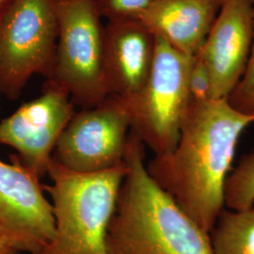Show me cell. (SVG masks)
Masks as SVG:
<instances>
[{"label":"cell","instance_id":"6da1fadb","mask_svg":"<svg viewBox=\"0 0 254 254\" xmlns=\"http://www.w3.org/2000/svg\"><path fill=\"white\" fill-rule=\"evenodd\" d=\"M253 124L254 116L239 112L225 98L190 103L175 149L146 165L153 180L207 234L225 208L236 145Z\"/></svg>","mask_w":254,"mask_h":254},{"label":"cell","instance_id":"7a4b0ae2","mask_svg":"<svg viewBox=\"0 0 254 254\" xmlns=\"http://www.w3.org/2000/svg\"><path fill=\"white\" fill-rule=\"evenodd\" d=\"M127 173L109 223V254H213L209 234L147 172L145 145L129 133Z\"/></svg>","mask_w":254,"mask_h":254},{"label":"cell","instance_id":"3957f363","mask_svg":"<svg viewBox=\"0 0 254 254\" xmlns=\"http://www.w3.org/2000/svg\"><path fill=\"white\" fill-rule=\"evenodd\" d=\"M127 165L96 173H76L54 162L44 185L55 218L53 238L37 254H109L107 236Z\"/></svg>","mask_w":254,"mask_h":254},{"label":"cell","instance_id":"277c9868","mask_svg":"<svg viewBox=\"0 0 254 254\" xmlns=\"http://www.w3.org/2000/svg\"><path fill=\"white\" fill-rule=\"evenodd\" d=\"M193 57L155 36L154 63L145 84L134 98L125 102L130 116V133L155 156L171 154L177 145L190 104Z\"/></svg>","mask_w":254,"mask_h":254},{"label":"cell","instance_id":"5b68a950","mask_svg":"<svg viewBox=\"0 0 254 254\" xmlns=\"http://www.w3.org/2000/svg\"><path fill=\"white\" fill-rule=\"evenodd\" d=\"M57 12L54 65L46 80L67 91L75 107L93 108L109 96L102 18L91 0H57Z\"/></svg>","mask_w":254,"mask_h":254},{"label":"cell","instance_id":"8992f818","mask_svg":"<svg viewBox=\"0 0 254 254\" xmlns=\"http://www.w3.org/2000/svg\"><path fill=\"white\" fill-rule=\"evenodd\" d=\"M59 33L57 0H14L0 20L2 94L18 99L36 74L50 76Z\"/></svg>","mask_w":254,"mask_h":254},{"label":"cell","instance_id":"52a82bcc","mask_svg":"<svg viewBox=\"0 0 254 254\" xmlns=\"http://www.w3.org/2000/svg\"><path fill=\"white\" fill-rule=\"evenodd\" d=\"M130 116L125 102L109 95L75 111L55 147L52 160L76 173L109 171L126 163Z\"/></svg>","mask_w":254,"mask_h":254},{"label":"cell","instance_id":"ba28073f","mask_svg":"<svg viewBox=\"0 0 254 254\" xmlns=\"http://www.w3.org/2000/svg\"><path fill=\"white\" fill-rule=\"evenodd\" d=\"M74 108L67 91L46 80L39 96L0 120V145L14 149L19 161L43 178Z\"/></svg>","mask_w":254,"mask_h":254},{"label":"cell","instance_id":"9c48e42d","mask_svg":"<svg viewBox=\"0 0 254 254\" xmlns=\"http://www.w3.org/2000/svg\"><path fill=\"white\" fill-rule=\"evenodd\" d=\"M9 157L0 160V236L20 253L37 254L54 236L53 205L41 178Z\"/></svg>","mask_w":254,"mask_h":254},{"label":"cell","instance_id":"30bf717a","mask_svg":"<svg viewBox=\"0 0 254 254\" xmlns=\"http://www.w3.org/2000/svg\"><path fill=\"white\" fill-rule=\"evenodd\" d=\"M254 0H223L199 55L208 68L212 99H227L240 80L254 42Z\"/></svg>","mask_w":254,"mask_h":254},{"label":"cell","instance_id":"8fae6325","mask_svg":"<svg viewBox=\"0 0 254 254\" xmlns=\"http://www.w3.org/2000/svg\"><path fill=\"white\" fill-rule=\"evenodd\" d=\"M103 45L109 95L131 100L151 72L155 36L138 18L110 20L104 24Z\"/></svg>","mask_w":254,"mask_h":254},{"label":"cell","instance_id":"7c38bea8","mask_svg":"<svg viewBox=\"0 0 254 254\" xmlns=\"http://www.w3.org/2000/svg\"><path fill=\"white\" fill-rule=\"evenodd\" d=\"M223 0H150L138 19L183 54H198Z\"/></svg>","mask_w":254,"mask_h":254},{"label":"cell","instance_id":"4fadbf2b","mask_svg":"<svg viewBox=\"0 0 254 254\" xmlns=\"http://www.w3.org/2000/svg\"><path fill=\"white\" fill-rule=\"evenodd\" d=\"M209 236L213 254H254V205L223 209Z\"/></svg>","mask_w":254,"mask_h":254},{"label":"cell","instance_id":"5bb4252c","mask_svg":"<svg viewBox=\"0 0 254 254\" xmlns=\"http://www.w3.org/2000/svg\"><path fill=\"white\" fill-rule=\"evenodd\" d=\"M254 205V152L244 155L225 185V207L241 210Z\"/></svg>","mask_w":254,"mask_h":254},{"label":"cell","instance_id":"9a60e30c","mask_svg":"<svg viewBox=\"0 0 254 254\" xmlns=\"http://www.w3.org/2000/svg\"><path fill=\"white\" fill-rule=\"evenodd\" d=\"M227 99L230 105L239 112L254 116V33L253 46L245 71Z\"/></svg>","mask_w":254,"mask_h":254},{"label":"cell","instance_id":"2e32d148","mask_svg":"<svg viewBox=\"0 0 254 254\" xmlns=\"http://www.w3.org/2000/svg\"><path fill=\"white\" fill-rule=\"evenodd\" d=\"M101 18L106 21L138 18L150 0H91Z\"/></svg>","mask_w":254,"mask_h":254},{"label":"cell","instance_id":"e0dca14e","mask_svg":"<svg viewBox=\"0 0 254 254\" xmlns=\"http://www.w3.org/2000/svg\"><path fill=\"white\" fill-rule=\"evenodd\" d=\"M190 103H202L212 99V80L208 68L199 55L193 57L190 80Z\"/></svg>","mask_w":254,"mask_h":254},{"label":"cell","instance_id":"ac0fdd59","mask_svg":"<svg viewBox=\"0 0 254 254\" xmlns=\"http://www.w3.org/2000/svg\"><path fill=\"white\" fill-rule=\"evenodd\" d=\"M0 254H21V253L10 245L3 236H0Z\"/></svg>","mask_w":254,"mask_h":254},{"label":"cell","instance_id":"d6986e66","mask_svg":"<svg viewBox=\"0 0 254 254\" xmlns=\"http://www.w3.org/2000/svg\"><path fill=\"white\" fill-rule=\"evenodd\" d=\"M13 1L14 0H0V20L7 12V10L9 9Z\"/></svg>","mask_w":254,"mask_h":254},{"label":"cell","instance_id":"ffe728a7","mask_svg":"<svg viewBox=\"0 0 254 254\" xmlns=\"http://www.w3.org/2000/svg\"><path fill=\"white\" fill-rule=\"evenodd\" d=\"M2 94V82H1V72H0V96Z\"/></svg>","mask_w":254,"mask_h":254}]
</instances>
